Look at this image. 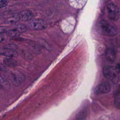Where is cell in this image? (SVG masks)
<instances>
[{"instance_id":"4","label":"cell","mask_w":120,"mask_h":120,"mask_svg":"<svg viewBox=\"0 0 120 120\" xmlns=\"http://www.w3.org/2000/svg\"><path fill=\"white\" fill-rule=\"evenodd\" d=\"M29 27L33 30H42L46 28L47 24L42 20H34L29 23Z\"/></svg>"},{"instance_id":"16","label":"cell","mask_w":120,"mask_h":120,"mask_svg":"<svg viewBox=\"0 0 120 120\" xmlns=\"http://www.w3.org/2000/svg\"><path fill=\"white\" fill-rule=\"evenodd\" d=\"M114 103H115V105L116 107L119 109L120 108V99L119 93H118L117 94H116V97L115 98Z\"/></svg>"},{"instance_id":"5","label":"cell","mask_w":120,"mask_h":120,"mask_svg":"<svg viewBox=\"0 0 120 120\" xmlns=\"http://www.w3.org/2000/svg\"><path fill=\"white\" fill-rule=\"evenodd\" d=\"M25 79V76L22 73L18 71H14L11 73V80L13 84L18 86L22 84Z\"/></svg>"},{"instance_id":"13","label":"cell","mask_w":120,"mask_h":120,"mask_svg":"<svg viewBox=\"0 0 120 120\" xmlns=\"http://www.w3.org/2000/svg\"><path fill=\"white\" fill-rule=\"evenodd\" d=\"M6 33L8 36L11 37H16L19 36L20 34V33L15 28L7 30Z\"/></svg>"},{"instance_id":"12","label":"cell","mask_w":120,"mask_h":120,"mask_svg":"<svg viewBox=\"0 0 120 120\" xmlns=\"http://www.w3.org/2000/svg\"><path fill=\"white\" fill-rule=\"evenodd\" d=\"M87 116V112L85 109L81 110L76 116V120H85Z\"/></svg>"},{"instance_id":"3","label":"cell","mask_w":120,"mask_h":120,"mask_svg":"<svg viewBox=\"0 0 120 120\" xmlns=\"http://www.w3.org/2000/svg\"><path fill=\"white\" fill-rule=\"evenodd\" d=\"M108 17L112 21L117 20L120 16L119 9L117 5L113 3H109L107 6Z\"/></svg>"},{"instance_id":"17","label":"cell","mask_w":120,"mask_h":120,"mask_svg":"<svg viewBox=\"0 0 120 120\" xmlns=\"http://www.w3.org/2000/svg\"><path fill=\"white\" fill-rule=\"evenodd\" d=\"M8 4V0H0V8L6 7Z\"/></svg>"},{"instance_id":"2","label":"cell","mask_w":120,"mask_h":120,"mask_svg":"<svg viewBox=\"0 0 120 120\" xmlns=\"http://www.w3.org/2000/svg\"><path fill=\"white\" fill-rule=\"evenodd\" d=\"M104 76L111 81L113 83H116L119 80V71L112 67L106 66L103 69Z\"/></svg>"},{"instance_id":"15","label":"cell","mask_w":120,"mask_h":120,"mask_svg":"<svg viewBox=\"0 0 120 120\" xmlns=\"http://www.w3.org/2000/svg\"><path fill=\"white\" fill-rule=\"evenodd\" d=\"M15 28L18 30V31L21 33L22 32H24L27 30L26 26L23 24H19L17 25Z\"/></svg>"},{"instance_id":"19","label":"cell","mask_w":120,"mask_h":120,"mask_svg":"<svg viewBox=\"0 0 120 120\" xmlns=\"http://www.w3.org/2000/svg\"><path fill=\"white\" fill-rule=\"evenodd\" d=\"M7 69V67H6L3 64L0 63V71H3Z\"/></svg>"},{"instance_id":"18","label":"cell","mask_w":120,"mask_h":120,"mask_svg":"<svg viewBox=\"0 0 120 120\" xmlns=\"http://www.w3.org/2000/svg\"><path fill=\"white\" fill-rule=\"evenodd\" d=\"M7 31V30L5 27L3 26H0V34H4L6 33Z\"/></svg>"},{"instance_id":"1","label":"cell","mask_w":120,"mask_h":120,"mask_svg":"<svg viewBox=\"0 0 120 120\" xmlns=\"http://www.w3.org/2000/svg\"><path fill=\"white\" fill-rule=\"evenodd\" d=\"M98 30L100 33L105 36H114L118 31L117 26L113 23L102 20L98 24Z\"/></svg>"},{"instance_id":"7","label":"cell","mask_w":120,"mask_h":120,"mask_svg":"<svg viewBox=\"0 0 120 120\" xmlns=\"http://www.w3.org/2000/svg\"><path fill=\"white\" fill-rule=\"evenodd\" d=\"M20 20L23 21H28L32 20L34 17L33 13L30 10H23L19 13Z\"/></svg>"},{"instance_id":"11","label":"cell","mask_w":120,"mask_h":120,"mask_svg":"<svg viewBox=\"0 0 120 120\" xmlns=\"http://www.w3.org/2000/svg\"><path fill=\"white\" fill-rule=\"evenodd\" d=\"M19 20H20L19 14V13H17V14H15L14 15H12L9 16L8 18L6 20L5 22L6 24H12L16 23Z\"/></svg>"},{"instance_id":"10","label":"cell","mask_w":120,"mask_h":120,"mask_svg":"<svg viewBox=\"0 0 120 120\" xmlns=\"http://www.w3.org/2000/svg\"><path fill=\"white\" fill-rule=\"evenodd\" d=\"M3 63L6 67L14 68L17 65V61L13 58L6 57L3 60Z\"/></svg>"},{"instance_id":"20","label":"cell","mask_w":120,"mask_h":120,"mask_svg":"<svg viewBox=\"0 0 120 120\" xmlns=\"http://www.w3.org/2000/svg\"><path fill=\"white\" fill-rule=\"evenodd\" d=\"M4 37L2 34H0V43L3 42L4 40Z\"/></svg>"},{"instance_id":"14","label":"cell","mask_w":120,"mask_h":120,"mask_svg":"<svg viewBox=\"0 0 120 120\" xmlns=\"http://www.w3.org/2000/svg\"><path fill=\"white\" fill-rule=\"evenodd\" d=\"M9 82L0 75V88L3 89H7L9 87Z\"/></svg>"},{"instance_id":"6","label":"cell","mask_w":120,"mask_h":120,"mask_svg":"<svg viewBox=\"0 0 120 120\" xmlns=\"http://www.w3.org/2000/svg\"><path fill=\"white\" fill-rule=\"evenodd\" d=\"M111 90L110 85L107 82L100 83L95 87L94 92L96 94H105L108 93Z\"/></svg>"},{"instance_id":"9","label":"cell","mask_w":120,"mask_h":120,"mask_svg":"<svg viewBox=\"0 0 120 120\" xmlns=\"http://www.w3.org/2000/svg\"><path fill=\"white\" fill-rule=\"evenodd\" d=\"M105 57L108 61L111 62H113L116 58L115 51L112 48H107L105 52Z\"/></svg>"},{"instance_id":"8","label":"cell","mask_w":120,"mask_h":120,"mask_svg":"<svg viewBox=\"0 0 120 120\" xmlns=\"http://www.w3.org/2000/svg\"><path fill=\"white\" fill-rule=\"evenodd\" d=\"M0 55L6 56V57L14 58L17 56V52L14 49L4 48L0 50Z\"/></svg>"}]
</instances>
